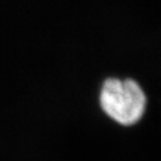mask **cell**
<instances>
[{
  "mask_svg": "<svg viewBox=\"0 0 161 161\" xmlns=\"http://www.w3.org/2000/svg\"><path fill=\"white\" fill-rule=\"evenodd\" d=\"M98 104L113 122L131 126L143 118L148 98L142 86L133 78L108 77L101 85Z\"/></svg>",
  "mask_w": 161,
  "mask_h": 161,
  "instance_id": "cell-1",
  "label": "cell"
}]
</instances>
